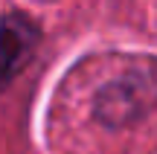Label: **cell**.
<instances>
[{
    "label": "cell",
    "instance_id": "obj_1",
    "mask_svg": "<svg viewBox=\"0 0 157 154\" xmlns=\"http://www.w3.org/2000/svg\"><path fill=\"white\" fill-rule=\"evenodd\" d=\"M38 41L41 29L35 21H29L21 12L0 15V90H6L29 64Z\"/></svg>",
    "mask_w": 157,
    "mask_h": 154
}]
</instances>
